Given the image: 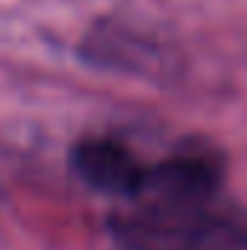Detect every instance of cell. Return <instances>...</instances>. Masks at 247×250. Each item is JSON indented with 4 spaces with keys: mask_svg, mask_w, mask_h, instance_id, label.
Here are the masks:
<instances>
[{
    "mask_svg": "<svg viewBox=\"0 0 247 250\" xmlns=\"http://www.w3.org/2000/svg\"><path fill=\"white\" fill-rule=\"evenodd\" d=\"M123 250H247V212L218 198L201 207L131 204L108 221Z\"/></svg>",
    "mask_w": 247,
    "mask_h": 250,
    "instance_id": "1",
    "label": "cell"
},
{
    "mask_svg": "<svg viewBox=\"0 0 247 250\" xmlns=\"http://www.w3.org/2000/svg\"><path fill=\"white\" fill-rule=\"evenodd\" d=\"M82 59L96 70H111L145 82H169L181 70V53L163 32L131 21V18H99L79 47Z\"/></svg>",
    "mask_w": 247,
    "mask_h": 250,
    "instance_id": "2",
    "label": "cell"
},
{
    "mask_svg": "<svg viewBox=\"0 0 247 250\" xmlns=\"http://www.w3.org/2000/svg\"><path fill=\"white\" fill-rule=\"evenodd\" d=\"M227 160L209 143H189L166 160L145 169L143 187L131 204L145 207H201L212 204L224 189Z\"/></svg>",
    "mask_w": 247,
    "mask_h": 250,
    "instance_id": "3",
    "label": "cell"
},
{
    "mask_svg": "<svg viewBox=\"0 0 247 250\" xmlns=\"http://www.w3.org/2000/svg\"><path fill=\"white\" fill-rule=\"evenodd\" d=\"M70 163H73V172L90 189L128 198V201L140 192L148 169L125 143L111 137H87L76 143Z\"/></svg>",
    "mask_w": 247,
    "mask_h": 250,
    "instance_id": "4",
    "label": "cell"
}]
</instances>
